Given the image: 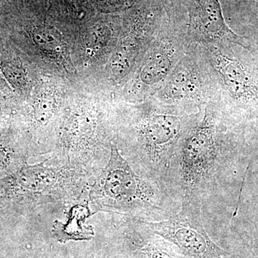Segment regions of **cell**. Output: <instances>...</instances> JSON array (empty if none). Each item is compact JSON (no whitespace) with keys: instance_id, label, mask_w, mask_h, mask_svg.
<instances>
[{"instance_id":"3957f363","label":"cell","mask_w":258,"mask_h":258,"mask_svg":"<svg viewBox=\"0 0 258 258\" xmlns=\"http://www.w3.org/2000/svg\"><path fill=\"white\" fill-rule=\"evenodd\" d=\"M216 79L222 110L244 128L258 122V52L228 41L201 44Z\"/></svg>"},{"instance_id":"6da1fadb","label":"cell","mask_w":258,"mask_h":258,"mask_svg":"<svg viewBox=\"0 0 258 258\" xmlns=\"http://www.w3.org/2000/svg\"><path fill=\"white\" fill-rule=\"evenodd\" d=\"M249 147L246 129L227 115L218 101L209 103L173 161L169 184L171 195L180 201L186 195L202 200L220 188L232 161Z\"/></svg>"},{"instance_id":"7c38bea8","label":"cell","mask_w":258,"mask_h":258,"mask_svg":"<svg viewBox=\"0 0 258 258\" xmlns=\"http://www.w3.org/2000/svg\"><path fill=\"white\" fill-rule=\"evenodd\" d=\"M246 134H247V138L248 141L252 140L254 142V144L258 145V123L249 126L247 129Z\"/></svg>"},{"instance_id":"ba28073f","label":"cell","mask_w":258,"mask_h":258,"mask_svg":"<svg viewBox=\"0 0 258 258\" xmlns=\"http://www.w3.org/2000/svg\"><path fill=\"white\" fill-rule=\"evenodd\" d=\"M187 14L189 43L211 44L228 41L250 48L249 42L227 25L220 0H184Z\"/></svg>"},{"instance_id":"277c9868","label":"cell","mask_w":258,"mask_h":258,"mask_svg":"<svg viewBox=\"0 0 258 258\" xmlns=\"http://www.w3.org/2000/svg\"><path fill=\"white\" fill-rule=\"evenodd\" d=\"M218 85L201 44L192 42L157 93L161 104L197 112L218 101Z\"/></svg>"},{"instance_id":"8992f818","label":"cell","mask_w":258,"mask_h":258,"mask_svg":"<svg viewBox=\"0 0 258 258\" xmlns=\"http://www.w3.org/2000/svg\"><path fill=\"white\" fill-rule=\"evenodd\" d=\"M142 222L153 233L177 247L184 258H231L205 230L202 200L195 195L183 197L179 210L169 218Z\"/></svg>"},{"instance_id":"7a4b0ae2","label":"cell","mask_w":258,"mask_h":258,"mask_svg":"<svg viewBox=\"0 0 258 258\" xmlns=\"http://www.w3.org/2000/svg\"><path fill=\"white\" fill-rule=\"evenodd\" d=\"M144 101L137 108L131 125L150 179L171 194L169 184L173 161L186 134L201 119L204 108L191 112L161 104L152 98Z\"/></svg>"},{"instance_id":"8fae6325","label":"cell","mask_w":258,"mask_h":258,"mask_svg":"<svg viewBox=\"0 0 258 258\" xmlns=\"http://www.w3.org/2000/svg\"><path fill=\"white\" fill-rule=\"evenodd\" d=\"M171 23L176 25L187 24V14L184 0H159Z\"/></svg>"},{"instance_id":"5b68a950","label":"cell","mask_w":258,"mask_h":258,"mask_svg":"<svg viewBox=\"0 0 258 258\" xmlns=\"http://www.w3.org/2000/svg\"><path fill=\"white\" fill-rule=\"evenodd\" d=\"M186 30L187 25H176L166 19L139 62L127 96L146 100L157 93L189 46Z\"/></svg>"},{"instance_id":"52a82bcc","label":"cell","mask_w":258,"mask_h":258,"mask_svg":"<svg viewBox=\"0 0 258 258\" xmlns=\"http://www.w3.org/2000/svg\"><path fill=\"white\" fill-rule=\"evenodd\" d=\"M125 15V35L110 67L112 79L118 83L140 62L167 19L159 0H141Z\"/></svg>"},{"instance_id":"9c48e42d","label":"cell","mask_w":258,"mask_h":258,"mask_svg":"<svg viewBox=\"0 0 258 258\" xmlns=\"http://www.w3.org/2000/svg\"><path fill=\"white\" fill-rule=\"evenodd\" d=\"M89 215V210L84 206H75L70 211L69 220L66 223L55 221L52 234L60 242L69 240H91L94 236L93 227L84 225L85 220Z\"/></svg>"},{"instance_id":"30bf717a","label":"cell","mask_w":258,"mask_h":258,"mask_svg":"<svg viewBox=\"0 0 258 258\" xmlns=\"http://www.w3.org/2000/svg\"><path fill=\"white\" fill-rule=\"evenodd\" d=\"M139 240L142 242L135 250L136 258H182L171 247L170 242L151 231L150 236L141 237Z\"/></svg>"}]
</instances>
